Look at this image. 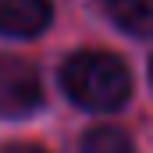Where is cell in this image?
I'll use <instances>...</instances> for the list:
<instances>
[{"instance_id":"6","label":"cell","mask_w":153,"mask_h":153,"mask_svg":"<svg viewBox=\"0 0 153 153\" xmlns=\"http://www.w3.org/2000/svg\"><path fill=\"white\" fill-rule=\"evenodd\" d=\"M0 153H46V150H39L32 143H11V146H4Z\"/></svg>"},{"instance_id":"4","label":"cell","mask_w":153,"mask_h":153,"mask_svg":"<svg viewBox=\"0 0 153 153\" xmlns=\"http://www.w3.org/2000/svg\"><path fill=\"white\" fill-rule=\"evenodd\" d=\"M107 11L132 36H153V0H107Z\"/></svg>"},{"instance_id":"2","label":"cell","mask_w":153,"mask_h":153,"mask_svg":"<svg viewBox=\"0 0 153 153\" xmlns=\"http://www.w3.org/2000/svg\"><path fill=\"white\" fill-rule=\"evenodd\" d=\"M43 100L36 68L22 57L4 53L0 57V114L4 117H22L29 111H36Z\"/></svg>"},{"instance_id":"1","label":"cell","mask_w":153,"mask_h":153,"mask_svg":"<svg viewBox=\"0 0 153 153\" xmlns=\"http://www.w3.org/2000/svg\"><path fill=\"white\" fill-rule=\"evenodd\" d=\"M61 82L68 96L89 107V111H114L128 100L132 93V75L121 64V57L103 53V50H85L64 61Z\"/></svg>"},{"instance_id":"5","label":"cell","mask_w":153,"mask_h":153,"mask_svg":"<svg viewBox=\"0 0 153 153\" xmlns=\"http://www.w3.org/2000/svg\"><path fill=\"white\" fill-rule=\"evenodd\" d=\"M82 153H132V143L121 128L100 125V128L82 135Z\"/></svg>"},{"instance_id":"3","label":"cell","mask_w":153,"mask_h":153,"mask_svg":"<svg viewBox=\"0 0 153 153\" xmlns=\"http://www.w3.org/2000/svg\"><path fill=\"white\" fill-rule=\"evenodd\" d=\"M50 25L46 0H0V32L7 36H36Z\"/></svg>"}]
</instances>
